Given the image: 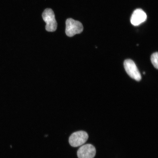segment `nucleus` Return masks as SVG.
<instances>
[{"label":"nucleus","mask_w":158,"mask_h":158,"mask_svg":"<svg viewBox=\"0 0 158 158\" xmlns=\"http://www.w3.org/2000/svg\"><path fill=\"white\" fill-rule=\"evenodd\" d=\"M66 25L65 32L69 37H72L76 34H80L83 31L84 27L82 23L72 19H67Z\"/></svg>","instance_id":"obj_1"},{"label":"nucleus","mask_w":158,"mask_h":158,"mask_svg":"<svg viewBox=\"0 0 158 158\" xmlns=\"http://www.w3.org/2000/svg\"><path fill=\"white\" fill-rule=\"evenodd\" d=\"M88 137V134L85 131H80L75 132L69 137V143L72 147H80L86 143Z\"/></svg>","instance_id":"obj_3"},{"label":"nucleus","mask_w":158,"mask_h":158,"mask_svg":"<svg viewBox=\"0 0 158 158\" xmlns=\"http://www.w3.org/2000/svg\"><path fill=\"white\" fill-rule=\"evenodd\" d=\"M96 154V149L94 145L87 144L79 148L77 153L78 158H94Z\"/></svg>","instance_id":"obj_5"},{"label":"nucleus","mask_w":158,"mask_h":158,"mask_svg":"<svg viewBox=\"0 0 158 158\" xmlns=\"http://www.w3.org/2000/svg\"><path fill=\"white\" fill-rule=\"evenodd\" d=\"M143 74H145V72H144L143 73Z\"/></svg>","instance_id":"obj_8"},{"label":"nucleus","mask_w":158,"mask_h":158,"mask_svg":"<svg viewBox=\"0 0 158 158\" xmlns=\"http://www.w3.org/2000/svg\"><path fill=\"white\" fill-rule=\"evenodd\" d=\"M124 68L130 77L137 81L141 80V76L135 63L131 59H126L124 62Z\"/></svg>","instance_id":"obj_4"},{"label":"nucleus","mask_w":158,"mask_h":158,"mask_svg":"<svg viewBox=\"0 0 158 158\" xmlns=\"http://www.w3.org/2000/svg\"><path fill=\"white\" fill-rule=\"evenodd\" d=\"M43 20L46 23L45 29L49 32H54L56 31L57 23L55 18L54 11L51 9H47L42 14Z\"/></svg>","instance_id":"obj_2"},{"label":"nucleus","mask_w":158,"mask_h":158,"mask_svg":"<svg viewBox=\"0 0 158 158\" xmlns=\"http://www.w3.org/2000/svg\"><path fill=\"white\" fill-rule=\"evenodd\" d=\"M158 53L157 52L154 53L151 56V61L152 64L155 68L157 69H158Z\"/></svg>","instance_id":"obj_7"},{"label":"nucleus","mask_w":158,"mask_h":158,"mask_svg":"<svg viewBox=\"0 0 158 158\" xmlns=\"http://www.w3.org/2000/svg\"><path fill=\"white\" fill-rule=\"evenodd\" d=\"M147 19V15L141 9H137L134 11L131 18V24L138 26L145 22Z\"/></svg>","instance_id":"obj_6"}]
</instances>
